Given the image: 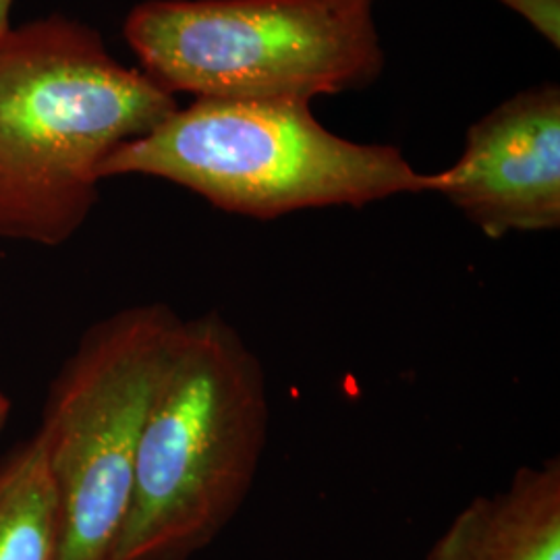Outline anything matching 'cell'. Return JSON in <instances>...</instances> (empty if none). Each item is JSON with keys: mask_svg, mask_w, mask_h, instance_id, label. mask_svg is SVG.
Returning <instances> with one entry per match:
<instances>
[{"mask_svg": "<svg viewBox=\"0 0 560 560\" xmlns=\"http://www.w3.org/2000/svg\"><path fill=\"white\" fill-rule=\"evenodd\" d=\"M177 108L80 21L11 27L0 40V240H71L98 201L102 162Z\"/></svg>", "mask_w": 560, "mask_h": 560, "instance_id": "cell-1", "label": "cell"}, {"mask_svg": "<svg viewBox=\"0 0 560 560\" xmlns=\"http://www.w3.org/2000/svg\"><path fill=\"white\" fill-rule=\"evenodd\" d=\"M268 428L258 353L221 312L185 318L141 428L110 560H191L206 550L247 501Z\"/></svg>", "mask_w": 560, "mask_h": 560, "instance_id": "cell-2", "label": "cell"}, {"mask_svg": "<svg viewBox=\"0 0 560 560\" xmlns=\"http://www.w3.org/2000/svg\"><path fill=\"white\" fill-rule=\"evenodd\" d=\"M98 175L171 180L222 212L258 221L428 191V175L395 145L345 140L303 101L196 98L119 145Z\"/></svg>", "mask_w": 560, "mask_h": 560, "instance_id": "cell-3", "label": "cell"}, {"mask_svg": "<svg viewBox=\"0 0 560 560\" xmlns=\"http://www.w3.org/2000/svg\"><path fill=\"white\" fill-rule=\"evenodd\" d=\"M372 2L145 0L122 34L173 96L312 102L381 78Z\"/></svg>", "mask_w": 560, "mask_h": 560, "instance_id": "cell-4", "label": "cell"}, {"mask_svg": "<svg viewBox=\"0 0 560 560\" xmlns=\"http://www.w3.org/2000/svg\"><path fill=\"white\" fill-rule=\"evenodd\" d=\"M183 320L129 305L81 335L50 382L40 428L57 497L55 560H110L129 511L141 428Z\"/></svg>", "mask_w": 560, "mask_h": 560, "instance_id": "cell-5", "label": "cell"}, {"mask_svg": "<svg viewBox=\"0 0 560 560\" xmlns=\"http://www.w3.org/2000/svg\"><path fill=\"white\" fill-rule=\"evenodd\" d=\"M486 237L560 226V88L534 85L476 120L459 161L428 175Z\"/></svg>", "mask_w": 560, "mask_h": 560, "instance_id": "cell-6", "label": "cell"}, {"mask_svg": "<svg viewBox=\"0 0 560 560\" xmlns=\"http://www.w3.org/2000/svg\"><path fill=\"white\" fill-rule=\"evenodd\" d=\"M423 560H560V460L523 465L467 502Z\"/></svg>", "mask_w": 560, "mask_h": 560, "instance_id": "cell-7", "label": "cell"}, {"mask_svg": "<svg viewBox=\"0 0 560 560\" xmlns=\"http://www.w3.org/2000/svg\"><path fill=\"white\" fill-rule=\"evenodd\" d=\"M57 497L38 434L0 455V560H55Z\"/></svg>", "mask_w": 560, "mask_h": 560, "instance_id": "cell-8", "label": "cell"}, {"mask_svg": "<svg viewBox=\"0 0 560 560\" xmlns=\"http://www.w3.org/2000/svg\"><path fill=\"white\" fill-rule=\"evenodd\" d=\"M529 21L555 48L560 46V0H501Z\"/></svg>", "mask_w": 560, "mask_h": 560, "instance_id": "cell-9", "label": "cell"}, {"mask_svg": "<svg viewBox=\"0 0 560 560\" xmlns=\"http://www.w3.org/2000/svg\"><path fill=\"white\" fill-rule=\"evenodd\" d=\"M11 7L13 0H0V40L11 32Z\"/></svg>", "mask_w": 560, "mask_h": 560, "instance_id": "cell-10", "label": "cell"}, {"mask_svg": "<svg viewBox=\"0 0 560 560\" xmlns=\"http://www.w3.org/2000/svg\"><path fill=\"white\" fill-rule=\"evenodd\" d=\"M11 409H13V402L9 399V395L4 390H0V432L4 430L7 421L11 418Z\"/></svg>", "mask_w": 560, "mask_h": 560, "instance_id": "cell-11", "label": "cell"}]
</instances>
